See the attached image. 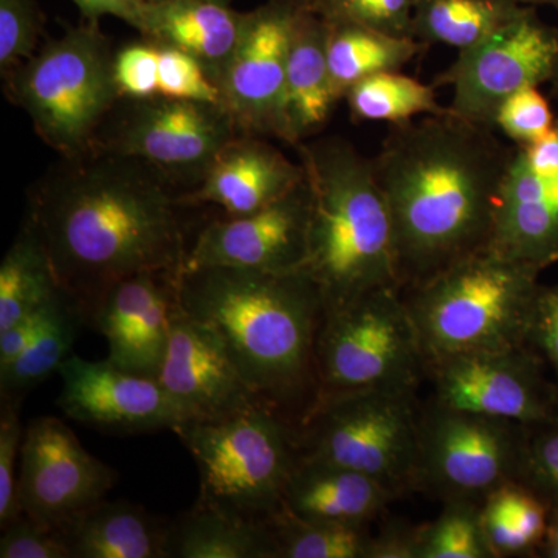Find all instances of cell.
Segmentation results:
<instances>
[{"mask_svg":"<svg viewBox=\"0 0 558 558\" xmlns=\"http://www.w3.org/2000/svg\"><path fill=\"white\" fill-rule=\"evenodd\" d=\"M185 191L146 161L92 148L61 157L32 193L27 219L62 290L89 322L105 293L142 271L180 275Z\"/></svg>","mask_w":558,"mask_h":558,"instance_id":"cell-1","label":"cell"},{"mask_svg":"<svg viewBox=\"0 0 558 558\" xmlns=\"http://www.w3.org/2000/svg\"><path fill=\"white\" fill-rule=\"evenodd\" d=\"M451 110L392 124L374 178L395 233L400 288H416L488 248L513 150Z\"/></svg>","mask_w":558,"mask_h":558,"instance_id":"cell-2","label":"cell"},{"mask_svg":"<svg viewBox=\"0 0 558 558\" xmlns=\"http://www.w3.org/2000/svg\"><path fill=\"white\" fill-rule=\"evenodd\" d=\"M180 306L208 326L264 405L296 428L318 402L322 295L304 270L183 269Z\"/></svg>","mask_w":558,"mask_h":558,"instance_id":"cell-3","label":"cell"},{"mask_svg":"<svg viewBox=\"0 0 558 558\" xmlns=\"http://www.w3.org/2000/svg\"><path fill=\"white\" fill-rule=\"evenodd\" d=\"M311 189L303 270L337 310L374 290L400 288L395 233L371 159L341 137L296 146Z\"/></svg>","mask_w":558,"mask_h":558,"instance_id":"cell-4","label":"cell"},{"mask_svg":"<svg viewBox=\"0 0 558 558\" xmlns=\"http://www.w3.org/2000/svg\"><path fill=\"white\" fill-rule=\"evenodd\" d=\"M542 270L492 250L402 290L425 362L527 344Z\"/></svg>","mask_w":558,"mask_h":558,"instance_id":"cell-5","label":"cell"},{"mask_svg":"<svg viewBox=\"0 0 558 558\" xmlns=\"http://www.w3.org/2000/svg\"><path fill=\"white\" fill-rule=\"evenodd\" d=\"M172 432L199 470L197 502L245 523L270 526L299 461V428L258 403L222 421H186Z\"/></svg>","mask_w":558,"mask_h":558,"instance_id":"cell-6","label":"cell"},{"mask_svg":"<svg viewBox=\"0 0 558 558\" xmlns=\"http://www.w3.org/2000/svg\"><path fill=\"white\" fill-rule=\"evenodd\" d=\"M116 51L100 22L84 21L3 78V90L25 110L36 134L61 157H75L121 100L113 78Z\"/></svg>","mask_w":558,"mask_h":558,"instance_id":"cell-7","label":"cell"},{"mask_svg":"<svg viewBox=\"0 0 558 558\" xmlns=\"http://www.w3.org/2000/svg\"><path fill=\"white\" fill-rule=\"evenodd\" d=\"M318 400L365 391H416L427 371L402 289L374 290L323 312L317 347Z\"/></svg>","mask_w":558,"mask_h":558,"instance_id":"cell-8","label":"cell"},{"mask_svg":"<svg viewBox=\"0 0 558 558\" xmlns=\"http://www.w3.org/2000/svg\"><path fill=\"white\" fill-rule=\"evenodd\" d=\"M421 416L414 391L319 399L299 427V457L355 470L396 495L416 487Z\"/></svg>","mask_w":558,"mask_h":558,"instance_id":"cell-9","label":"cell"},{"mask_svg":"<svg viewBox=\"0 0 558 558\" xmlns=\"http://www.w3.org/2000/svg\"><path fill=\"white\" fill-rule=\"evenodd\" d=\"M238 135L241 132L222 105L121 98L92 148L146 161L186 193L199 185L219 150Z\"/></svg>","mask_w":558,"mask_h":558,"instance_id":"cell-10","label":"cell"},{"mask_svg":"<svg viewBox=\"0 0 558 558\" xmlns=\"http://www.w3.org/2000/svg\"><path fill=\"white\" fill-rule=\"evenodd\" d=\"M529 427L433 403L421 416L416 487L444 501L483 505L498 487L520 481Z\"/></svg>","mask_w":558,"mask_h":558,"instance_id":"cell-11","label":"cell"},{"mask_svg":"<svg viewBox=\"0 0 558 558\" xmlns=\"http://www.w3.org/2000/svg\"><path fill=\"white\" fill-rule=\"evenodd\" d=\"M558 60V28L526 7L517 20L492 33L436 76L433 87H453L454 116L495 128L498 109L510 95L549 83Z\"/></svg>","mask_w":558,"mask_h":558,"instance_id":"cell-12","label":"cell"},{"mask_svg":"<svg viewBox=\"0 0 558 558\" xmlns=\"http://www.w3.org/2000/svg\"><path fill=\"white\" fill-rule=\"evenodd\" d=\"M436 400L446 409L538 427L558 417V387L527 344L429 363Z\"/></svg>","mask_w":558,"mask_h":558,"instance_id":"cell-13","label":"cell"},{"mask_svg":"<svg viewBox=\"0 0 558 558\" xmlns=\"http://www.w3.org/2000/svg\"><path fill=\"white\" fill-rule=\"evenodd\" d=\"M117 480L116 470L92 457L61 418L36 417L25 428L17 502L36 523L61 529L105 499Z\"/></svg>","mask_w":558,"mask_h":558,"instance_id":"cell-14","label":"cell"},{"mask_svg":"<svg viewBox=\"0 0 558 558\" xmlns=\"http://www.w3.org/2000/svg\"><path fill=\"white\" fill-rule=\"evenodd\" d=\"M307 0H267L247 11L244 32L220 78L222 106L241 134L277 137L290 44Z\"/></svg>","mask_w":558,"mask_h":558,"instance_id":"cell-15","label":"cell"},{"mask_svg":"<svg viewBox=\"0 0 558 558\" xmlns=\"http://www.w3.org/2000/svg\"><path fill=\"white\" fill-rule=\"evenodd\" d=\"M311 189L295 190L252 215L226 216L202 227L183 269L233 267L289 274L303 270L310 245Z\"/></svg>","mask_w":558,"mask_h":558,"instance_id":"cell-16","label":"cell"},{"mask_svg":"<svg viewBox=\"0 0 558 558\" xmlns=\"http://www.w3.org/2000/svg\"><path fill=\"white\" fill-rule=\"evenodd\" d=\"M488 250L542 271L558 263V120L542 142L515 146Z\"/></svg>","mask_w":558,"mask_h":558,"instance_id":"cell-17","label":"cell"},{"mask_svg":"<svg viewBox=\"0 0 558 558\" xmlns=\"http://www.w3.org/2000/svg\"><path fill=\"white\" fill-rule=\"evenodd\" d=\"M58 374L62 380L58 407L80 424L135 435L174 429L186 421L159 379L121 369L108 359L90 362L72 354Z\"/></svg>","mask_w":558,"mask_h":558,"instance_id":"cell-18","label":"cell"},{"mask_svg":"<svg viewBox=\"0 0 558 558\" xmlns=\"http://www.w3.org/2000/svg\"><path fill=\"white\" fill-rule=\"evenodd\" d=\"M157 379L186 421H222L260 403L219 337L186 314L179 301L172 311L170 343Z\"/></svg>","mask_w":558,"mask_h":558,"instance_id":"cell-19","label":"cell"},{"mask_svg":"<svg viewBox=\"0 0 558 558\" xmlns=\"http://www.w3.org/2000/svg\"><path fill=\"white\" fill-rule=\"evenodd\" d=\"M178 279L168 271H142L105 293L90 323L108 340L110 363L157 379L170 343Z\"/></svg>","mask_w":558,"mask_h":558,"instance_id":"cell-20","label":"cell"},{"mask_svg":"<svg viewBox=\"0 0 558 558\" xmlns=\"http://www.w3.org/2000/svg\"><path fill=\"white\" fill-rule=\"evenodd\" d=\"M303 180L301 163L259 135L241 134L219 150L199 185L183 194V204L216 205L236 218L269 207Z\"/></svg>","mask_w":558,"mask_h":558,"instance_id":"cell-21","label":"cell"},{"mask_svg":"<svg viewBox=\"0 0 558 558\" xmlns=\"http://www.w3.org/2000/svg\"><path fill=\"white\" fill-rule=\"evenodd\" d=\"M328 22L310 5L301 11L290 44L277 138L299 146L326 126L340 98L328 65Z\"/></svg>","mask_w":558,"mask_h":558,"instance_id":"cell-22","label":"cell"},{"mask_svg":"<svg viewBox=\"0 0 558 558\" xmlns=\"http://www.w3.org/2000/svg\"><path fill=\"white\" fill-rule=\"evenodd\" d=\"M245 16L229 3L213 0L146 2L135 31L142 38L189 53L219 84L240 44Z\"/></svg>","mask_w":558,"mask_h":558,"instance_id":"cell-23","label":"cell"},{"mask_svg":"<svg viewBox=\"0 0 558 558\" xmlns=\"http://www.w3.org/2000/svg\"><path fill=\"white\" fill-rule=\"evenodd\" d=\"M398 497L355 470L301 458L290 473L282 515L301 521L368 524Z\"/></svg>","mask_w":558,"mask_h":558,"instance_id":"cell-24","label":"cell"},{"mask_svg":"<svg viewBox=\"0 0 558 558\" xmlns=\"http://www.w3.org/2000/svg\"><path fill=\"white\" fill-rule=\"evenodd\" d=\"M113 78L120 98H174L222 105L219 84L199 61L142 36L116 51Z\"/></svg>","mask_w":558,"mask_h":558,"instance_id":"cell-25","label":"cell"},{"mask_svg":"<svg viewBox=\"0 0 558 558\" xmlns=\"http://www.w3.org/2000/svg\"><path fill=\"white\" fill-rule=\"evenodd\" d=\"M170 524L142 506L101 499L60 531L72 558H167Z\"/></svg>","mask_w":558,"mask_h":558,"instance_id":"cell-26","label":"cell"},{"mask_svg":"<svg viewBox=\"0 0 558 558\" xmlns=\"http://www.w3.org/2000/svg\"><path fill=\"white\" fill-rule=\"evenodd\" d=\"M168 558H278L274 524L245 523L196 502L170 524Z\"/></svg>","mask_w":558,"mask_h":558,"instance_id":"cell-27","label":"cell"},{"mask_svg":"<svg viewBox=\"0 0 558 558\" xmlns=\"http://www.w3.org/2000/svg\"><path fill=\"white\" fill-rule=\"evenodd\" d=\"M328 25L329 73L340 100L359 81L376 73L400 72L429 47L413 38H400L352 22H328Z\"/></svg>","mask_w":558,"mask_h":558,"instance_id":"cell-28","label":"cell"},{"mask_svg":"<svg viewBox=\"0 0 558 558\" xmlns=\"http://www.w3.org/2000/svg\"><path fill=\"white\" fill-rule=\"evenodd\" d=\"M38 230L25 218L0 264V332L61 292Z\"/></svg>","mask_w":558,"mask_h":558,"instance_id":"cell-29","label":"cell"},{"mask_svg":"<svg viewBox=\"0 0 558 558\" xmlns=\"http://www.w3.org/2000/svg\"><path fill=\"white\" fill-rule=\"evenodd\" d=\"M526 7L512 0H417L413 38L469 49L517 20Z\"/></svg>","mask_w":558,"mask_h":558,"instance_id":"cell-30","label":"cell"},{"mask_svg":"<svg viewBox=\"0 0 558 558\" xmlns=\"http://www.w3.org/2000/svg\"><path fill=\"white\" fill-rule=\"evenodd\" d=\"M550 510L521 481L492 492L481 505V524L494 557H515L542 546Z\"/></svg>","mask_w":558,"mask_h":558,"instance_id":"cell-31","label":"cell"},{"mask_svg":"<svg viewBox=\"0 0 558 558\" xmlns=\"http://www.w3.org/2000/svg\"><path fill=\"white\" fill-rule=\"evenodd\" d=\"M89 322L83 304L72 295L47 326L10 365L0 368V398L17 400L58 373L72 355L81 328Z\"/></svg>","mask_w":558,"mask_h":558,"instance_id":"cell-32","label":"cell"},{"mask_svg":"<svg viewBox=\"0 0 558 558\" xmlns=\"http://www.w3.org/2000/svg\"><path fill=\"white\" fill-rule=\"evenodd\" d=\"M354 121L405 123L417 116H439L449 108L436 100L435 87L400 72H381L359 81L344 95Z\"/></svg>","mask_w":558,"mask_h":558,"instance_id":"cell-33","label":"cell"},{"mask_svg":"<svg viewBox=\"0 0 558 558\" xmlns=\"http://www.w3.org/2000/svg\"><path fill=\"white\" fill-rule=\"evenodd\" d=\"M278 558H368L373 537L366 524L301 521L282 515L274 523Z\"/></svg>","mask_w":558,"mask_h":558,"instance_id":"cell-34","label":"cell"},{"mask_svg":"<svg viewBox=\"0 0 558 558\" xmlns=\"http://www.w3.org/2000/svg\"><path fill=\"white\" fill-rule=\"evenodd\" d=\"M490 557L476 502L447 501L438 519L418 529V558Z\"/></svg>","mask_w":558,"mask_h":558,"instance_id":"cell-35","label":"cell"},{"mask_svg":"<svg viewBox=\"0 0 558 558\" xmlns=\"http://www.w3.org/2000/svg\"><path fill=\"white\" fill-rule=\"evenodd\" d=\"M416 2L417 0H312L311 7L328 22H352L400 38H413Z\"/></svg>","mask_w":558,"mask_h":558,"instance_id":"cell-36","label":"cell"},{"mask_svg":"<svg viewBox=\"0 0 558 558\" xmlns=\"http://www.w3.org/2000/svg\"><path fill=\"white\" fill-rule=\"evenodd\" d=\"M44 17L36 0H0V75L9 76L38 51Z\"/></svg>","mask_w":558,"mask_h":558,"instance_id":"cell-37","label":"cell"},{"mask_svg":"<svg viewBox=\"0 0 558 558\" xmlns=\"http://www.w3.org/2000/svg\"><path fill=\"white\" fill-rule=\"evenodd\" d=\"M557 120L538 87H526L510 95L498 109L499 128L517 146H532L548 137Z\"/></svg>","mask_w":558,"mask_h":558,"instance_id":"cell-38","label":"cell"},{"mask_svg":"<svg viewBox=\"0 0 558 558\" xmlns=\"http://www.w3.org/2000/svg\"><path fill=\"white\" fill-rule=\"evenodd\" d=\"M21 403L2 399L0 410V527L5 529L22 515L17 502L22 444L25 429L21 425Z\"/></svg>","mask_w":558,"mask_h":558,"instance_id":"cell-39","label":"cell"},{"mask_svg":"<svg viewBox=\"0 0 558 558\" xmlns=\"http://www.w3.org/2000/svg\"><path fill=\"white\" fill-rule=\"evenodd\" d=\"M520 481L558 512V417L529 435Z\"/></svg>","mask_w":558,"mask_h":558,"instance_id":"cell-40","label":"cell"},{"mask_svg":"<svg viewBox=\"0 0 558 558\" xmlns=\"http://www.w3.org/2000/svg\"><path fill=\"white\" fill-rule=\"evenodd\" d=\"M2 532L0 558H72L60 529L43 526L24 513Z\"/></svg>","mask_w":558,"mask_h":558,"instance_id":"cell-41","label":"cell"},{"mask_svg":"<svg viewBox=\"0 0 558 558\" xmlns=\"http://www.w3.org/2000/svg\"><path fill=\"white\" fill-rule=\"evenodd\" d=\"M69 296L70 293L61 290L49 303L17 319L9 329L0 332V368L10 365L53 322Z\"/></svg>","mask_w":558,"mask_h":558,"instance_id":"cell-42","label":"cell"},{"mask_svg":"<svg viewBox=\"0 0 558 558\" xmlns=\"http://www.w3.org/2000/svg\"><path fill=\"white\" fill-rule=\"evenodd\" d=\"M529 343L549 363L558 385V286L539 288L529 323Z\"/></svg>","mask_w":558,"mask_h":558,"instance_id":"cell-43","label":"cell"},{"mask_svg":"<svg viewBox=\"0 0 558 558\" xmlns=\"http://www.w3.org/2000/svg\"><path fill=\"white\" fill-rule=\"evenodd\" d=\"M84 21L100 22L102 16H112L137 28L146 0H72Z\"/></svg>","mask_w":558,"mask_h":558,"instance_id":"cell-44","label":"cell"},{"mask_svg":"<svg viewBox=\"0 0 558 558\" xmlns=\"http://www.w3.org/2000/svg\"><path fill=\"white\" fill-rule=\"evenodd\" d=\"M368 558H418V529H389L380 537L373 538Z\"/></svg>","mask_w":558,"mask_h":558,"instance_id":"cell-45","label":"cell"},{"mask_svg":"<svg viewBox=\"0 0 558 558\" xmlns=\"http://www.w3.org/2000/svg\"><path fill=\"white\" fill-rule=\"evenodd\" d=\"M538 550L543 557L558 558V512L550 513L548 529Z\"/></svg>","mask_w":558,"mask_h":558,"instance_id":"cell-46","label":"cell"},{"mask_svg":"<svg viewBox=\"0 0 558 558\" xmlns=\"http://www.w3.org/2000/svg\"><path fill=\"white\" fill-rule=\"evenodd\" d=\"M512 2L524 7L548 5L558 10V0H512Z\"/></svg>","mask_w":558,"mask_h":558,"instance_id":"cell-47","label":"cell"},{"mask_svg":"<svg viewBox=\"0 0 558 558\" xmlns=\"http://www.w3.org/2000/svg\"><path fill=\"white\" fill-rule=\"evenodd\" d=\"M550 83V90H553L554 97L558 100V60L556 64V69H554L553 78L549 81Z\"/></svg>","mask_w":558,"mask_h":558,"instance_id":"cell-48","label":"cell"},{"mask_svg":"<svg viewBox=\"0 0 558 558\" xmlns=\"http://www.w3.org/2000/svg\"><path fill=\"white\" fill-rule=\"evenodd\" d=\"M146 2H167V0H146ZM213 2L231 3V0H213Z\"/></svg>","mask_w":558,"mask_h":558,"instance_id":"cell-49","label":"cell"},{"mask_svg":"<svg viewBox=\"0 0 558 558\" xmlns=\"http://www.w3.org/2000/svg\"><path fill=\"white\" fill-rule=\"evenodd\" d=\"M307 2H310V3H311V2H312V0H307Z\"/></svg>","mask_w":558,"mask_h":558,"instance_id":"cell-50","label":"cell"}]
</instances>
